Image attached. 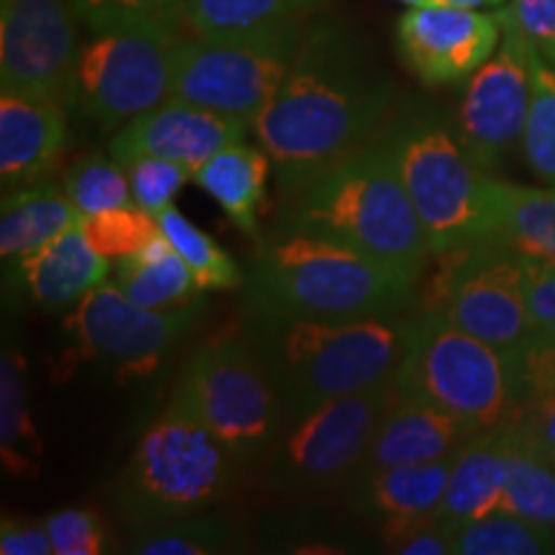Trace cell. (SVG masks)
Masks as SVG:
<instances>
[{
  "label": "cell",
  "mask_w": 555,
  "mask_h": 555,
  "mask_svg": "<svg viewBox=\"0 0 555 555\" xmlns=\"http://www.w3.org/2000/svg\"><path fill=\"white\" fill-rule=\"evenodd\" d=\"M399 88L358 34L311 24L294 65L253 124L281 191L296 189L373 142L399 106Z\"/></svg>",
  "instance_id": "cell-1"
},
{
  "label": "cell",
  "mask_w": 555,
  "mask_h": 555,
  "mask_svg": "<svg viewBox=\"0 0 555 555\" xmlns=\"http://www.w3.org/2000/svg\"><path fill=\"white\" fill-rule=\"evenodd\" d=\"M281 196L275 229L343 242L416 281L422 278L433 247L380 134Z\"/></svg>",
  "instance_id": "cell-2"
},
{
  "label": "cell",
  "mask_w": 555,
  "mask_h": 555,
  "mask_svg": "<svg viewBox=\"0 0 555 555\" xmlns=\"http://www.w3.org/2000/svg\"><path fill=\"white\" fill-rule=\"evenodd\" d=\"M414 317L309 319L249 311L247 339L291 414H307L391 378Z\"/></svg>",
  "instance_id": "cell-3"
},
{
  "label": "cell",
  "mask_w": 555,
  "mask_h": 555,
  "mask_svg": "<svg viewBox=\"0 0 555 555\" xmlns=\"http://www.w3.org/2000/svg\"><path fill=\"white\" fill-rule=\"evenodd\" d=\"M416 278L343 242L270 229L245 275L249 311L309 319L406 314Z\"/></svg>",
  "instance_id": "cell-4"
},
{
  "label": "cell",
  "mask_w": 555,
  "mask_h": 555,
  "mask_svg": "<svg viewBox=\"0 0 555 555\" xmlns=\"http://www.w3.org/2000/svg\"><path fill=\"white\" fill-rule=\"evenodd\" d=\"M433 255L489 237V176L427 103H401L380 131Z\"/></svg>",
  "instance_id": "cell-5"
},
{
  "label": "cell",
  "mask_w": 555,
  "mask_h": 555,
  "mask_svg": "<svg viewBox=\"0 0 555 555\" xmlns=\"http://www.w3.org/2000/svg\"><path fill=\"white\" fill-rule=\"evenodd\" d=\"M237 457L180 401L170 399L139 437L116 483L124 519L142 527L198 515L227 494Z\"/></svg>",
  "instance_id": "cell-6"
},
{
  "label": "cell",
  "mask_w": 555,
  "mask_h": 555,
  "mask_svg": "<svg viewBox=\"0 0 555 555\" xmlns=\"http://www.w3.org/2000/svg\"><path fill=\"white\" fill-rule=\"evenodd\" d=\"M393 378L399 391L442 409L474 435L496 433L517 416L515 352L468 335L440 311L414 317Z\"/></svg>",
  "instance_id": "cell-7"
},
{
  "label": "cell",
  "mask_w": 555,
  "mask_h": 555,
  "mask_svg": "<svg viewBox=\"0 0 555 555\" xmlns=\"http://www.w3.org/2000/svg\"><path fill=\"white\" fill-rule=\"evenodd\" d=\"M311 21L242 37L180 39L168 99L253 127L294 65Z\"/></svg>",
  "instance_id": "cell-8"
},
{
  "label": "cell",
  "mask_w": 555,
  "mask_h": 555,
  "mask_svg": "<svg viewBox=\"0 0 555 555\" xmlns=\"http://www.w3.org/2000/svg\"><path fill=\"white\" fill-rule=\"evenodd\" d=\"M172 399L217 435L237 461L262 455L275 442L283 401L247 337H219L201 347Z\"/></svg>",
  "instance_id": "cell-9"
},
{
  "label": "cell",
  "mask_w": 555,
  "mask_h": 555,
  "mask_svg": "<svg viewBox=\"0 0 555 555\" xmlns=\"http://www.w3.org/2000/svg\"><path fill=\"white\" fill-rule=\"evenodd\" d=\"M183 34L157 24L99 29L75 67L73 103L101 129H121L168 101Z\"/></svg>",
  "instance_id": "cell-10"
},
{
  "label": "cell",
  "mask_w": 555,
  "mask_h": 555,
  "mask_svg": "<svg viewBox=\"0 0 555 555\" xmlns=\"http://www.w3.org/2000/svg\"><path fill=\"white\" fill-rule=\"evenodd\" d=\"M433 283V311L504 352L535 335L525 298L522 255L496 240H478L442 253Z\"/></svg>",
  "instance_id": "cell-11"
},
{
  "label": "cell",
  "mask_w": 555,
  "mask_h": 555,
  "mask_svg": "<svg viewBox=\"0 0 555 555\" xmlns=\"http://www.w3.org/2000/svg\"><path fill=\"white\" fill-rule=\"evenodd\" d=\"M196 304L180 309L139 307L116 283H103L75 304L65 319L67 360H88L119 380L147 378L191 324Z\"/></svg>",
  "instance_id": "cell-12"
},
{
  "label": "cell",
  "mask_w": 555,
  "mask_h": 555,
  "mask_svg": "<svg viewBox=\"0 0 555 555\" xmlns=\"http://www.w3.org/2000/svg\"><path fill=\"white\" fill-rule=\"evenodd\" d=\"M397 397V378L327 401L296 416L275 446L273 481L294 491H317L358 476L378 422Z\"/></svg>",
  "instance_id": "cell-13"
},
{
  "label": "cell",
  "mask_w": 555,
  "mask_h": 555,
  "mask_svg": "<svg viewBox=\"0 0 555 555\" xmlns=\"http://www.w3.org/2000/svg\"><path fill=\"white\" fill-rule=\"evenodd\" d=\"M0 86L69 106L78 29L69 0H0Z\"/></svg>",
  "instance_id": "cell-14"
},
{
  "label": "cell",
  "mask_w": 555,
  "mask_h": 555,
  "mask_svg": "<svg viewBox=\"0 0 555 555\" xmlns=\"http://www.w3.org/2000/svg\"><path fill=\"white\" fill-rule=\"evenodd\" d=\"M502 13L504 34L496 52L470 75L457 106V137L483 170L522 142L532 101V44Z\"/></svg>",
  "instance_id": "cell-15"
},
{
  "label": "cell",
  "mask_w": 555,
  "mask_h": 555,
  "mask_svg": "<svg viewBox=\"0 0 555 555\" xmlns=\"http://www.w3.org/2000/svg\"><path fill=\"white\" fill-rule=\"evenodd\" d=\"M502 13L422 3L397 21V52L425 86L470 78L502 41Z\"/></svg>",
  "instance_id": "cell-16"
},
{
  "label": "cell",
  "mask_w": 555,
  "mask_h": 555,
  "mask_svg": "<svg viewBox=\"0 0 555 555\" xmlns=\"http://www.w3.org/2000/svg\"><path fill=\"white\" fill-rule=\"evenodd\" d=\"M253 127L193 103L168 99L116 131L108 152L119 165L137 157H163L196 172L227 144L240 142Z\"/></svg>",
  "instance_id": "cell-17"
},
{
  "label": "cell",
  "mask_w": 555,
  "mask_h": 555,
  "mask_svg": "<svg viewBox=\"0 0 555 555\" xmlns=\"http://www.w3.org/2000/svg\"><path fill=\"white\" fill-rule=\"evenodd\" d=\"M65 103L3 90L0 95V183H37L57 170L67 147Z\"/></svg>",
  "instance_id": "cell-18"
},
{
  "label": "cell",
  "mask_w": 555,
  "mask_h": 555,
  "mask_svg": "<svg viewBox=\"0 0 555 555\" xmlns=\"http://www.w3.org/2000/svg\"><path fill=\"white\" fill-rule=\"evenodd\" d=\"M470 437L474 433L455 416L409 397L397 386V397L378 422L358 478L406 463L446 461L466 446Z\"/></svg>",
  "instance_id": "cell-19"
},
{
  "label": "cell",
  "mask_w": 555,
  "mask_h": 555,
  "mask_svg": "<svg viewBox=\"0 0 555 555\" xmlns=\"http://www.w3.org/2000/svg\"><path fill=\"white\" fill-rule=\"evenodd\" d=\"M108 273V258L90 245L82 224L16 260V283L44 309L75 307L90 291L103 286Z\"/></svg>",
  "instance_id": "cell-20"
},
{
  "label": "cell",
  "mask_w": 555,
  "mask_h": 555,
  "mask_svg": "<svg viewBox=\"0 0 555 555\" xmlns=\"http://www.w3.org/2000/svg\"><path fill=\"white\" fill-rule=\"evenodd\" d=\"M80 221L78 206L67 196L65 185L44 178L9 189L0 208V258L11 262L26 258Z\"/></svg>",
  "instance_id": "cell-21"
},
{
  "label": "cell",
  "mask_w": 555,
  "mask_h": 555,
  "mask_svg": "<svg viewBox=\"0 0 555 555\" xmlns=\"http://www.w3.org/2000/svg\"><path fill=\"white\" fill-rule=\"evenodd\" d=\"M504 481L506 455L502 429L474 435L453 457L450 481L437 515L450 527L491 515L502 509Z\"/></svg>",
  "instance_id": "cell-22"
},
{
  "label": "cell",
  "mask_w": 555,
  "mask_h": 555,
  "mask_svg": "<svg viewBox=\"0 0 555 555\" xmlns=\"http://www.w3.org/2000/svg\"><path fill=\"white\" fill-rule=\"evenodd\" d=\"M270 165L273 163L266 150L240 139L208 157L193 172V183L224 208V214L240 232L258 240V214L266 201Z\"/></svg>",
  "instance_id": "cell-23"
},
{
  "label": "cell",
  "mask_w": 555,
  "mask_h": 555,
  "mask_svg": "<svg viewBox=\"0 0 555 555\" xmlns=\"http://www.w3.org/2000/svg\"><path fill=\"white\" fill-rule=\"evenodd\" d=\"M522 258L555 262V185L489 180V237Z\"/></svg>",
  "instance_id": "cell-24"
},
{
  "label": "cell",
  "mask_w": 555,
  "mask_h": 555,
  "mask_svg": "<svg viewBox=\"0 0 555 555\" xmlns=\"http://www.w3.org/2000/svg\"><path fill=\"white\" fill-rule=\"evenodd\" d=\"M453 457L433 463H406V466H391L363 476L360 478V509L376 517L380 525L391 519L437 515L450 481Z\"/></svg>",
  "instance_id": "cell-25"
},
{
  "label": "cell",
  "mask_w": 555,
  "mask_h": 555,
  "mask_svg": "<svg viewBox=\"0 0 555 555\" xmlns=\"http://www.w3.org/2000/svg\"><path fill=\"white\" fill-rule=\"evenodd\" d=\"M506 481L502 509L555 535V461L517 422L502 427Z\"/></svg>",
  "instance_id": "cell-26"
},
{
  "label": "cell",
  "mask_w": 555,
  "mask_h": 555,
  "mask_svg": "<svg viewBox=\"0 0 555 555\" xmlns=\"http://www.w3.org/2000/svg\"><path fill=\"white\" fill-rule=\"evenodd\" d=\"M114 283L147 309H180L196 304L201 286L165 234L129 258L116 260Z\"/></svg>",
  "instance_id": "cell-27"
},
{
  "label": "cell",
  "mask_w": 555,
  "mask_h": 555,
  "mask_svg": "<svg viewBox=\"0 0 555 555\" xmlns=\"http://www.w3.org/2000/svg\"><path fill=\"white\" fill-rule=\"evenodd\" d=\"M39 429L34 425L26 393V363L21 350L11 347L0 360V457L13 478L34 481L41 470Z\"/></svg>",
  "instance_id": "cell-28"
},
{
  "label": "cell",
  "mask_w": 555,
  "mask_h": 555,
  "mask_svg": "<svg viewBox=\"0 0 555 555\" xmlns=\"http://www.w3.org/2000/svg\"><path fill=\"white\" fill-rule=\"evenodd\" d=\"M322 0H185V21L198 37H242L309 21Z\"/></svg>",
  "instance_id": "cell-29"
},
{
  "label": "cell",
  "mask_w": 555,
  "mask_h": 555,
  "mask_svg": "<svg viewBox=\"0 0 555 555\" xmlns=\"http://www.w3.org/2000/svg\"><path fill=\"white\" fill-rule=\"evenodd\" d=\"M519 404L517 422L555 461V343L547 335H532L515 352Z\"/></svg>",
  "instance_id": "cell-30"
},
{
  "label": "cell",
  "mask_w": 555,
  "mask_h": 555,
  "mask_svg": "<svg viewBox=\"0 0 555 555\" xmlns=\"http://www.w3.org/2000/svg\"><path fill=\"white\" fill-rule=\"evenodd\" d=\"M555 553V535L506 509L453 527V555Z\"/></svg>",
  "instance_id": "cell-31"
},
{
  "label": "cell",
  "mask_w": 555,
  "mask_h": 555,
  "mask_svg": "<svg viewBox=\"0 0 555 555\" xmlns=\"http://www.w3.org/2000/svg\"><path fill=\"white\" fill-rule=\"evenodd\" d=\"M157 221L176 253L191 268L201 291H234L245 286V275L237 262L229 258L227 249H221L204 229L185 219L176 206L157 214Z\"/></svg>",
  "instance_id": "cell-32"
},
{
  "label": "cell",
  "mask_w": 555,
  "mask_h": 555,
  "mask_svg": "<svg viewBox=\"0 0 555 555\" xmlns=\"http://www.w3.org/2000/svg\"><path fill=\"white\" fill-rule=\"evenodd\" d=\"M234 543L237 535L224 517L198 512L172 522L142 527L129 551L139 555H214L234 551Z\"/></svg>",
  "instance_id": "cell-33"
},
{
  "label": "cell",
  "mask_w": 555,
  "mask_h": 555,
  "mask_svg": "<svg viewBox=\"0 0 555 555\" xmlns=\"http://www.w3.org/2000/svg\"><path fill=\"white\" fill-rule=\"evenodd\" d=\"M532 62V101L527 114L522 152L527 165L547 185H555V65L535 47Z\"/></svg>",
  "instance_id": "cell-34"
},
{
  "label": "cell",
  "mask_w": 555,
  "mask_h": 555,
  "mask_svg": "<svg viewBox=\"0 0 555 555\" xmlns=\"http://www.w3.org/2000/svg\"><path fill=\"white\" fill-rule=\"evenodd\" d=\"M62 185H65L73 204L78 206L80 217H93V214L134 204L127 170L114 157L106 159L101 155H88L78 159L67 170Z\"/></svg>",
  "instance_id": "cell-35"
},
{
  "label": "cell",
  "mask_w": 555,
  "mask_h": 555,
  "mask_svg": "<svg viewBox=\"0 0 555 555\" xmlns=\"http://www.w3.org/2000/svg\"><path fill=\"white\" fill-rule=\"evenodd\" d=\"M80 224L90 245L108 260L129 258V255L144 249L163 234L155 214L144 211L137 204L111 208V211L93 214V217H82Z\"/></svg>",
  "instance_id": "cell-36"
},
{
  "label": "cell",
  "mask_w": 555,
  "mask_h": 555,
  "mask_svg": "<svg viewBox=\"0 0 555 555\" xmlns=\"http://www.w3.org/2000/svg\"><path fill=\"white\" fill-rule=\"evenodd\" d=\"M78 16L93 31L119 24H157L180 31L185 21V0H69Z\"/></svg>",
  "instance_id": "cell-37"
},
{
  "label": "cell",
  "mask_w": 555,
  "mask_h": 555,
  "mask_svg": "<svg viewBox=\"0 0 555 555\" xmlns=\"http://www.w3.org/2000/svg\"><path fill=\"white\" fill-rule=\"evenodd\" d=\"M124 170H127L134 204L155 217L172 206L183 185L193 180V172L185 165L163 157H137L124 165Z\"/></svg>",
  "instance_id": "cell-38"
},
{
  "label": "cell",
  "mask_w": 555,
  "mask_h": 555,
  "mask_svg": "<svg viewBox=\"0 0 555 555\" xmlns=\"http://www.w3.org/2000/svg\"><path fill=\"white\" fill-rule=\"evenodd\" d=\"M54 555L106 553V522L95 509H60L44 519Z\"/></svg>",
  "instance_id": "cell-39"
},
{
  "label": "cell",
  "mask_w": 555,
  "mask_h": 555,
  "mask_svg": "<svg viewBox=\"0 0 555 555\" xmlns=\"http://www.w3.org/2000/svg\"><path fill=\"white\" fill-rule=\"evenodd\" d=\"M386 551L401 555H450L453 553V527L440 515L391 519L380 525Z\"/></svg>",
  "instance_id": "cell-40"
},
{
  "label": "cell",
  "mask_w": 555,
  "mask_h": 555,
  "mask_svg": "<svg viewBox=\"0 0 555 555\" xmlns=\"http://www.w3.org/2000/svg\"><path fill=\"white\" fill-rule=\"evenodd\" d=\"M525 298L535 335L555 332V262L522 258Z\"/></svg>",
  "instance_id": "cell-41"
},
{
  "label": "cell",
  "mask_w": 555,
  "mask_h": 555,
  "mask_svg": "<svg viewBox=\"0 0 555 555\" xmlns=\"http://www.w3.org/2000/svg\"><path fill=\"white\" fill-rule=\"evenodd\" d=\"M502 11L525 34V39L555 65V0H509Z\"/></svg>",
  "instance_id": "cell-42"
},
{
  "label": "cell",
  "mask_w": 555,
  "mask_h": 555,
  "mask_svg": "<svg viewBox=\"0 0 555 555\" xmlns=\"http://www.w3.org/2000/svg\"><path fill=\"white\" fill-rule=\"evenodd\" d=\"M0 553L3 555H50L52 538L44 522L3 517L0 525Z\"/></svg>",
  "instance_id": "cell-43"
},
{
  "label": "cell",
  "mask_w": 555,
  "mask_h": 555,
  "mask_svg": "<svg viewBox=\"0 0 555 555\" xmlns=\"http://www.w3.org/2000/svg\"><path fill=\"white\" fill-rule=\"evenodd\" d=\"M437 5H453V9H481V5H496V0H429Z\"/></svg>",
  "instance_id": "cell-44"
},
{
  "label": "cell",
  "mask_w": 555,
  "mask_h": 555,
  "mask_svg": "<svg viewBox=\"0 0 555 555\" xmlns=\"http://www.w3.org/2000/svg\"><path fill=\"white\" fill-rule=\"evenodd\" d=\"M401 3H406V5H422V3H429V0H401Z\"/></svg>",
  "instance_id": "cell-45"
},
{
  "label": "cell",
  "mask_w": 555,
  "mask_h": 555,
  "mask_svg": "<svg viewBox=\"0 0 555 555\" xmlns=\"http://www.w3.org/2000/svg\"><path fill=\"white\" fill-rule=\"evenodd\" d=\"M506 3V0H496V5H504Z\"/></svg>",
  "instance_id": "cell-46"
},
{
  "label": "cell",
  "mask_w": 555,
  "mask_h": 555,
  "mask_svg": "<svg viewBox=\"0 0 555 555\" xmlns=\"http://www.w3.org/2000/svg\"><path fill=\"white\" fill-rule=\"evenodd\" d=\"M547 337H551V339H553V343H555V332H553V335H547Z\"/></svg>",
  "instance_id": "cell-47"
}]
</instances>
